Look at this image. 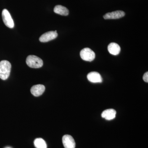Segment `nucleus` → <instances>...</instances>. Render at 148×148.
<instances>
[{
	"mask_svg": "<svg viewBox=\"0 0 148 148\" xmlns=\"http://www.w3.org/2000/svg\"><path fill=\"white\" fill-rule=\"evenodd\" d=\"M11 69V64L6 60L0 62V78L3 80L7 79L9 77Z\"/></svg>",
	"mask_w": 148,
	"mask_h": 148,
	"instance_id": "f257e3e1",
	"label": "nucleus"
},
{
	"mask_svg": "<svg viewBox=\"0 0 148 148\" xmlns=\"http://www.w3.org/2000/svg\"><path fill=\"white\" fill-rule=\"evenodd\" d=\"M26 63L30 68L38 69L42 67L43 62L39 57L35 55H29L27 57Z\"/></svg>",
	"mask_w": 148,
	"mask_h": 148,
	"instance_id": "f03ea898",
	"label": "nucleus"
},
{
	"mask_svg": "<svg viewBox=\"0 0 148 148\" xmlns=\"http://www.w3.org/2000/svg\"><path fill=\"white\" fill-rule=\"evenodd\" d=\"M80 55L83 60L90 62L95 59V56L94 51L88 48H85L81 51Z\"/></svg>",
	"mask_w": 148,
	"mask_h": 148,
	"instance_id": "7ed1b4c3",
	"label": "nucleus"
},
{
	"mask_svg": "<svg viewBox=\"0 0 148 148\" xmlns=\"http://www.w3.org/2000/svg\"><path fill=\"white\" fill-rule=\"evenodd\" d=\"M2 16L3 21L6 27L10 29H12L14 27V23L10 13L7 9L3 10Z\"/></svg>",
	"mask_w": 148,
	"mask_h": 148,
	"instance_id": "20e7f679",
	"label": "nucleus"
},
{
	"mask_svg": "<svg viewBox=\"0 0 148 148\" xmlns=\"http://www.w3.org/2000/svg\"><path fill=\"white\" fill-rule=\"evenodd\" d=\"M58 36L57 32L54 31H50L45 33L42 35L39 38V40L41 42H45L52 40L56 38Z\"/></svg>",
	"mask_w": 148,
	"mask_h": 148,
	"instance_id": "39448f33",
	"label": "nucleus"
},
{
	"mask_svg": "<svg viewBox=\"0 0 148 148\" xmlns=\"http://www.w3.org/2000/svg\"><path fill=\"white\" fill-rule=\"evenodd\" d=\"M62 142L65 148H75V143L73 138L71 135H66L62 138Z\"/></svg>",
	"mask_w": 148,
	"mask_h": 148,
	"instance_id": "423d86ee",
	"label": "nucleus"
},
{
	"mask_svg": "<svg viewBox=\"0 0 148 148\" xmlns=\"http://www.w3.org/2000/svg\"><path fill=\"white\" fill-rule=\"evenodd\" d=\"M125 15V13L124 12L121 10H117L106 14L103 16V18L106 19H118L123 17Z\"/></svg>",
	"mask_w": 148,
	"mask_h": 148,
	"instance_id": "0eeeda50",
	"label": "nucleus"
},
{
	"mask_svg": "<svg viewBox=\"0 0 148 148\" xmlns=\"http://www.w3.org/2000/svg\"><path fill=\"white\" fill-rule=\"evenodd\" d=\"M88 79L92 83H101L103 82V78L100 74L98 72H92L88 74Z\"/></svg>",
	"mask_w": 148,
	"mask_h": 148,
	"instance_id": "6e6552de",
	"label": "nucleus"
},
{
	"mask_svg": "<svg viewBox=\"0 0 148 148\" xmlns=\"http://www.w3.org/2000/svg\"><path fill=\"white\" fill-rule=\"evenodd\" d=\"M45 89V86L43 85H36L32 86L31 88V92L34 96L38 97L42 95Z\"/></svg>",
	"mask_w": 148,
	"mask_h": 148,
	"instance_id": "1a4fd4ad",
	"label": "nucleus"
},
{
	"mask_svg": "<svg viewBox=\"0 0 148 148\" xmlns=\"http://www.w3.org/2000/svg\"><path fill=\"white\" fill-rule=\"evenodd\" d=\"M116 112L113 109H109L105 110L102 112L101 116L103 118L107 120H111L116 117Z\"/></svg>",
	"mask_w": 148,
	"mask_h": 148,
	"instance_id": "9d476101",
	"label": "nucleus"
},
{
	"mask_svg": "<svg viewBox=\"0 0 148 148\" xmlns=\"http://www.w3.org/2000/svg\"><path fill=\"white\" fill-rule=\"evenodd\" d=\"M108 50L112 55H117L120 52L121 47L116 43L112 42L108 46Z\"/></svg>",
	"mask_w": 148,
	"mask_h": 148,
	"instance_id": "9b49d317",
	"label": "nucleus"
},
{
	"mask_svg": "<svg viewBox=\"0 0 148 148\" xmlns=\"http://www.w3.org/2000/svg\"><path fill=\"white\" fill-rule=\"evenodd\" d=\"M54 12L63 16H67L69 14V10L66 7L61 5L56 6L53 10Z\"/></svg>",
	"mask_w": 148,
	"mask_h": 148,
	"instance_id": "f8f14e48",
	"label": "nucleus"
},
{
	"mask_svg": "<svg viewBox=\"0 0 148 148\" xmlns=\"http://www.w3.org/2000/svg\"><path fill=\"white\" fill-rule=\"evenodd\" d=\"M34 144L36 148H47L46 143L42 138H37L35 140Z\"/></svg>",
	"mask_w": 148,
	"mask_h": 148,
	"instance_id": "ddd939ff",
	"label": "nucleus"
},
{
	"mask_svg": "<svg viewBox=\"0 0 148 148\" xmlns=\"http://www.w3.org/2000/svg\"><path fill=\"white\" fill-rule=\"evenodd\" d=\"M143 79L144 81L146 82H148V72H147L145 73L143 77Z\"/></svg>",
	"mask_w": 148,
	"mask_h": 148,
	"instance_id": "4468645a",
	"label": "nucleus"
},
{
	"mask_svg": "<svg viewBox=\"0 0 148 148\" xmlns=\"http://www.w3.org/2000/svg\"></svg>",
	"mask_w": 148,
	"mask_h": 148,
	"instance_id": "2eb2a0df",
	"label": "nucleus"
}]
</instances>
